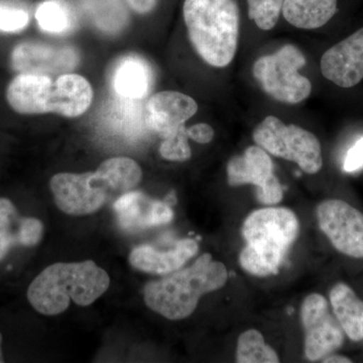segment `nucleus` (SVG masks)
Wrapping results in <instances>:
<instances>
[{
  "mask_svg": "<svg viewBox=\"0 0 363 363\" xmlns=\"http://www.w3.org/2000/svg\"><path fill=\"white\" fill-rule=\"evenodd\" d=\"M38 25L45 33L64 35L77 26L75 9L67 0H44L35 11Z\"/></svg>",
  "mask_w": 363,
  "mask_h": 363,
  "instance_id": "21",
  "label": "nucleus"
},
{
  "mask_svg": "<svg viewBox=\"0 0 363 363\" xmlns=\"http://www.w3.org/2000/svg\"><path fill=\"white\" fill-rule=\"evenodd\" d=\"M322 75L341 88H351L363 79V28L334 45L322 56Z\"/></svg>",
  "mask_w": 363,
  "mask_h": 363,
  "instance_id": "13",
  "label": "nucleus"
},
{
  "mask_svg": "<svg viewBox=\"0 0 363 363\" xmlns=\"http://www.w3.org/2000/svg\"><path fill=\"white\" fill-rule=\"evenodd\" d=\"M317 218L338 252L363 259V213L359 210L342 200H326L318 205Z\"/></svg>",
  "mask_w": 363,
  "mask_h": 363,
  "instance_id": "11",
  "label": "nucleus"
},
{
  "mask_svg": "<svg viewBox=\"0 0 363 363\" xmlns=\"http://www.w3.org/2000/svg\"><path fill=\"white\" fill-rule=\"evenodd\" d=\"M143 171L130 157H112L96 172L61 173L50 182L55 202L66 214L82 216L94 213L112 196L124 194L135 188Z\"/></svg>",
  "mask_w": 363,
  "mask_h": 363,
  "instance_id": "1",
  "label": "nucleus"
},
{
  "mask_svg": "<svg viewBox=\"0 0 363 363\" xmlns=\"http://www.w3.org/2000/svg\"><path fill=\"white\" fill-rule=\"evenodd\" d=\"M93 99L90 83L77 74H64L56 81L50 76L20 74L9 83L6 100L21 114L52 113L78 117Z\"/></svg>",
  "mask_w": 363,
  "mask_h": 363,
  "instance_id": "5",
  "label": "nucleus"
},
{
  "mask_svg": "<svg viewBox=\"0 0 363 363\" xmlns=\"http://www.w3.org/2000/svg\"><path fill=\"white\" fill-rule=\"evenodd\" d=\"M305 65L304 54L296 45L289 44L274 54L257 59L252 67L253 77L277 101L298 104L312 92L309 79L298 73Z\"/></svg>",
  "mask_w": 363,
  "mask_h": 363,
  "instance_id": "7",
  "label": "nucleus"
},
{
  "mask_svg": "<svg viewBox=\"0 0 363 363\" xmlns=\"http://www.w3.org/2000/svg\"><path fill=\"white\" fill-rule=\"evenodd\" d=\"M79 1L91 23L104 33L116 35L128 26L130 13L124 0H79Z\"/></svg>",
  "mask_w": 363,
  "mask_h": 363,
  "instance_id": "20",
  "label": "nucleus"
},
{
  "mask_svg": "<svg viewBox=\"0 0 363 363\" xmlns=\"http://www.w3.org/2000/svg\"><path fill=\"white\" fill-rule=\"evenodd\" d=\"M113 209L119 225L130 231L168 224L174 217L173 210L166 202L150 199L140 192H126L119 196Z\"/></svg>",
  "mask_w": 363,
  "mask_h": 363,
  "instance_id": "15",
  "label": "nucleus"
},
{
  "mask_svg": "<svg viewBox=\"0 0 363 363\" xmlns=\"http://www.w3.org/2000/svg\"><path fill=\"white\" fill-rule=\"evenodd\" d=\"M363 167V138H359L352 147L348 150L344 161V171L347 173L357 171Z\"/></svg>",
  "mask_w": 363,
  "mask_h": 363,
  "instance_id": "28",
  "label": "nucleus"
},
{
  "mask_svg": "<svg viewBox=\"0 0 363 363\" xmlns=\"http://www.w3.org/2000/svg\"><path fill=\"white\" fill-rule=\"evenodd\" d=\"M21 218L11 200L0 198V260L16 245H20Z\"/></svg>",
  "mask_w": 363,
  "mask_h": 363,
  "instance_id": "23",
  "label": "nucleus"
},
{
  "mask_svg": "<svg viewBox=\"0 0 363 363\" xmlns=\"http://www.w3.org/2000/svg\"><path fill=\"white\" fill-rule=\"evenodd\" d=\"M197 111V102L192 97L176 91H164L150 97L145 105V124L150 130L166 138Z\"/></svg>",
  "mask_w": 363,
  "mask_h": 363,
  "instance_id": "14",
  "label": "nucleus"
},
{
  "mask_svg": "<svg viewBox=\"0 0 363 363\" xmlns=\"http://www.w3.org/2000/svg\"><path fill=\"white\" fill-rule=\"evenodd\" d=\"M300 224L288 208L255 210L243 222L247 247L241 250L240 266L255 277L278 274L288 250L297 240Z\"/></svg>",
  "mask_w": 363,
  "mask_h": 363,
  "instance_id": "6",
  "label": "nucleus"
},
{
  "mask_svg": "<svg viewBox=\"0 0 363 363\" xmlns=\"http://www.w3.org/2000/svg\"><path fill=\"white\" fill-rule=\"evenodd\" d=\"M44 233V225L39 219L33 217L21 218L20 229V245L35 247L40 242Z\"/></svg>",
  "mask_w": 363,
  "mask_h": 363,
  "instance_id": "27",
  "label": "nucleus"
},
{
  "mask_svg": "<svg viewBox=\"0 0 363 363\" xmlns=\"http://www.w3.org/2000/svg\"><path fill=\"white\" fill-rule=\"evenodd\" d=\"M253 140L272 156L295 162L307 174H316L323 166L321 145L310 131L284 123L274 116H267L255 128Z\"/></svg>",
  "mask_w": 363,
  "mask_h": 363,
  "instance_id": "8",
  "label": "nucleus"
},
{
  "mask_svg": "<svg viewBox=\"0 0 363 363\" xmlns=\"http://www.w3.org/2000/svg\"><path fill=\"white\" fill-rule=\"evenodd\" d=\"M199 247L193 240H182L175 247L159 252L150 245L135 247L130 255L131 266L154 274H169L178 271L198 252Z\"/></svg>",
  "mask_w": 363,
  "mask_h": 363,
  "instance_id": "16",
  "label": "nucleus"
},
{
  "mask_svg": "<svg viewBox=\"0 0 363 363\" xmlns=\"http://www.w3.org/2000/svg\"><path fill=\"white\" fill-rule=\"evenodd\" d=\"M227 279L226 267L204 253L192 266L147 283L143 298L150 310L167 319H186L194 313L203 295L221 289Z\"/></svg>",
  "mask_w": 363,
  "mask_h": 363,
  "instance_id": "4",
  "label": "nucleus"
},
{
  "mask_svg": "<svg viewBox=\"0 0 363 363\" xmlns=\"http://www.w3.org/2000/svg\"><path fill=\"white\" fill-rule=\"evenodd\" d=\"M160 154L164 159L173 162H185L192 156L188 143L187 130L182 125L178 130L164 138L160 147Z\"/></svg>",
  "mask_w": 363,
  "mask_h": 363,
  "instance_id": "26",
  "label": "nucleus"
},
{
  "mask_svg": "<svg viewBox=\"0 0 363 363\" xmlns=\"http://www.w3.org/2000/svg\"><path fill=\"white\" fill-rule=\"evenodd\" d=\"M189 39L207 64L224 68L233 62L240 30L238 0H184Z\"/></svg>",
  "mask_w": 363,
  "mask_h": 363,
  "instance_id": "3",
  "label": "nucleus"
},
{
  "mask_svg": "<svg viewBox=\"0 0 363 363\" xmlns=\"http://www.w3.org/2000/svg\"><path fill=\"white\" fill-rule=\"evenodd\" d=\"M111 278L93 260L57 262L40 272L28 290L30 304L40 314L55 316L68 309L71 300L86 307L101 297Z\"/></svg>",
  "mask_w": 363,
  "mask_h": 363,
  "instance_id": "2",
  "label": "nucleus"
},
{
  "mask_svg": "<svg viewBox=\"0 0 363 363\" xmlns=\"http://www.w3.org/2000/svg\"><path fill=\"white\" fill-rule=\"evenodd\" d=\"M301 317L305 330V354L310 362L324 359L342 346L345 333L323 296H308L301 308Z\"/></svg>",
  "mask_w": 363,
  "mask_h": 363,
  "instance_id": "9",
  "label": "nucleus"
},
{
  "mask_svg": "<svg viewBox=\"0 0 363 363\" xmlns=\"http://www.w3.org/2000/svg\"><path fill=\"white\" fill-rule=\"evenodd\" d=\"M188 138L198 143H209L214 138V130L207 123H198L187 130Z\"/></svg>",
  "mask_w": 363,
  "mask_h": 363,
  "instance_id": "29",
  "label": "nucleus"
},
{
  "mask_svg": "<svg viewBox=\"0 0 363 363\" xmlns=\"http://www.w3.org/2000/svg\"><path fill=\"white\" fill-rule=\"evenodd\" d=\"M236 362L240 363H278L276 351L267 345L260 332L250 329L241 334L236 350Z\"/></svg>",
  "mask_w": 363,
  "mask_h": 363,
  "instance_id": "22",
  "label": "nucleus"
},
{
  "mask_svg": "<svg viewBox=\"0 0 363 363\" xmlns=\"http://www.w3.org/2000/svg\"><path fill=\"white\" fill-rule=\"evenodd\" d=\"M1 343H2V335L0 333V363L4 362V354H2L1 350Z\"/></svg>",
  "mask_w": 363,
  "mask_h": 363,
  "instance_id": "32",
  "label": "nucleus"
},
{
  "mask_svg": "<svg viewBox=\"0 0 363 363\" xmlns=\"http://www.w3.org/2000/svg\"><path fill=\"white\" fill-rule=\"evenodd\" d=\"M247 16L262 30H271L278 25L285 0H245Z\"/></svg>",
  "mask_w": 363,
  "mask_h": 363,
  "instance_id": "24",
  "label": "nucleus"
},
{
  "mask_svg": "<svg viewBox=\"0 0 363 363\" xmlns=\"http://www.w3.org/2000/svg\"><path fill=\"white\" fill-rule=\"evenodd\" d=\"M111 82L119 97L143 99L152 87V71L145 60L130 55L117 62L112 72Z\"/></svg>",
  "mask_w": 363,
  "mask_h": 363,
  "instance_id": "17",
  "label": "nucleus"
},
{
  "mask_svg": "<svg viewBox=\"0 0 363 363\" xmlns=\"http://www.w3.org/2000/svg\"><path fill=\"white\" fill-rule=\"evenodd\" d=\"M131 11L138 14H150L156 11L160 0H124Z\"/></svg>",
  "mask_w": 363,
  "mask_h": 363,
  "instance_id": "30",
  "label": "nucleus"
},
{
  "mask_svg": "<svg viewBox=\"0 0 363 363\" xmlns=\"http://www.w3.org/2000/svg\"><path fill=\"white\" fill-rule=\"evenodd\" d=\"M325 363H351L352 360L350 358L342 357V355H328L324 358Z\"/></svg>",
  "mask_w": 363,
  "mask_h": 363,
  "instance_id": "31",
  "label": "nucleus"
},
{
  "mask_svg": "<svg viewBox=\"0 0 363 363\" xmlns=\"http://www.w3.org/2000/svg\"><path fill=\"white\" fill-rule=\"evenodd\" d=\"M77 50L71 45H55L26 42L16 45L11 65L20 74L59 75L68 74L78 66Z\"/></svg>",
  "mask_w": 363,
  "mask_h": 363,
  "instance_id": "12",
  "label": "nucleus"
},
{
  "mask_svg": "<svg viewBox=\"0 0 363 363\" xmlns=\"http://www.w3.org/2000/svg\"><path fill=\"white\" fill-rule=\"evenodd\" d=\"M330 303L334 315L342 327L344 333L352 341L363 339V302L345 284L332 288Z\"/></svg>",
  "mask_w": 363,
  "mask_h": 363,
  "instance_id": "19",
  "label": "nucleus"
},
{
  "mask_svg": "<svg viewBox=\"0 0 363 363\" xmlns=\"http://www.w3.org/2000/svg\"><path fill=\"white\" fill-rule=\"evenodd\" d=\"M227 181L233 187L247 184L257 186V200L262 205L271 206L283 200V186L274 174L271 157L259 145L247 147L243 155L229 161Z\"/></svg>",
  "mask_w": 363,
  "mask_h": 363,
  "instance_id": "10",
  "label": "nucleus"
},
{
  "mask_svg": "<svg viewBox=\"0 0 363 363\" xmlns=\"http://www.w3.org/2000/svg\"><path fill=\"white\" fill-rule=\"evenodd\" d=\"M338 11V0H285L281 16L300 30H316L329 23Z\"/></svg>",
  "mask_w": 363,
  "mask_h": 363,
  "instance_id": "18",
  "label": "nucleus"
},
{
  "mask_svg": "<svg viewBox=\"0 0 363 363\" xmlns=\"http://www.w3.org/2000/svg\"><path fill=\"white\" fill-rule=\"evenodd\" d=\"M30 23V13L21 4L0 0V30L18 33L25 30Z\"/></svg>",
  "mask_w": 363,
  "mask_h": 363,
  "instance_id": "25",
  "label": "nucleus"
}]
</instances>
